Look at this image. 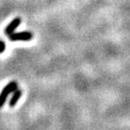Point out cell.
I'll list each match as a JSON object with an SVG mask.
<instances>
[{
    "mask_svg": "<svg viewBox=\"0 0 130 130\" xmlns=\"http://www.w3.org/2000/svg\"><path fill=\"white\" fill-rule=\"evenodd\" d=\"M17 89V82L11 81L6 87L3 89V90L0 93V108H2L6 102V99L12 92H14Z\"/></svg>",
    "mask_w": 130,
    "mask_h": 130,
    "instance_id": "1",
    "label": "cell"
},
{
    "mask_svg": "<svg viewBox=\"0 0 130 130\" xmlns=\"http://www.w3.org/2000/svg\"><path fill=\"white\" fill-rule=\"evenodd\" d=\"M8 38L10 41H30L32 38V34L30 32H13L8 35Z\"/></svg>",
    "mask_w": 130,
    "mask_h": 130,
    "instance_id": "2",
    "label": "cell"
},
{
    "mask_svg": "<svg viewBox=\"0 0 130 130\" xmlns=\"http://www.w3.org/2000/svg\"><path fill=\"white\" fill-rule=\"evenodd\" d=\"M21 24V18L20 17H16V18L13 19L12 22L8 24L7 26L6 27V29H5V32H6V35H11V34H13V32H14L15 29L19 26V24Z\"/></svg>",
    "mask_w": 130,
    "mask_h": 130,
    "instance_id": "3",
    "label": "cell"
},
{
    "mask_svg": "<svg viewBox=\"0 0 130 130\" xmlns=\"http://www.w3.org/2000/svg\"><path fill=\"white\" fill-rule=\"evenodd\" d=\"M22 94H23V91L21 89H16L15 91H14V95H13L12 99H11L10 102H9V106H10L11 108L14 107V106L16 105V103H17V101L19 100V99H20V97L22 96Z\"/></svg>",
    "mask_w": 130,
    "mask_h": 130,
    "instance_id": "4",
    "label": "cell"
},
{
    "mask_svg": "<svg viewBox=\"0 0 130 130\" xmlns=\"http://www.w3.org/2000/svg\"><path fill=\"white\" fill-rule=\"evenodd\" d=\"M6 50V44L3 41H0V53H3Z\"/></svg>",
    "mask_w": 130,
    "mask_h": 130,
    "instance_id": "5",
    "label": "cell"
}]
</instances>
